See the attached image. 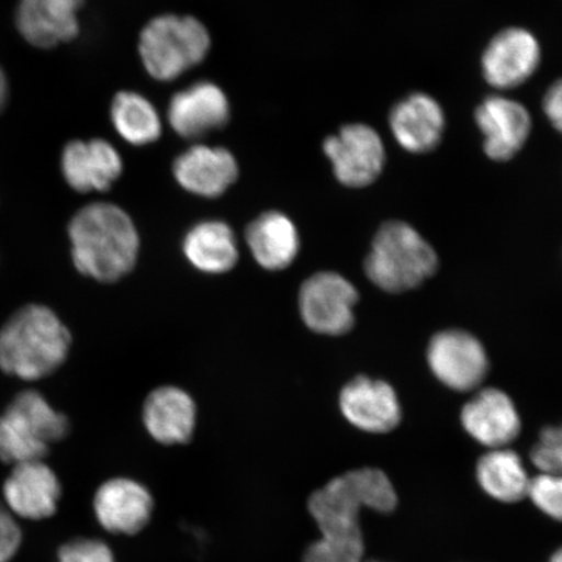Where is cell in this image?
Instances as JSON below:
<instances>
[{
  "mask_svg": "<svg viewBox=\"0 0 562 562\" xmlns=\"http://www.w3.org/2000/svg\"><path fill=\"white\" fill-rule=\"evenodd\" d=\"M74 265L82 276L116 283L136 266L139 236L125 211L97 202L77 211L69 222Z\"/></svg>",
  "mask_w": 562,
  "mask_h": 562,
  "instance_id": "6da1fadb",
  "label": "cell"
},
{
  "mask_svg": "<svg viewBox=\"0 0 562 562\" xmlns=\"http://www.w3.org/2000/svg\"><path fill=\"white\" fill-rule=\"evenodd\" d=\"M69 329L50 307L20 308L0 329V369L26 382L54 374L66 362Z\"/></svg>",
  "mask_w": 562,
  "mask_h": 562,
  "instance_id": "7a4b0ae2",
  "label": "cell"
},
{
  "mask_svg": "<svg viewBox=\"0 0 562 562\" xmlns=\"http://www.w3.org/2000/svg\"><path fill=\"white\" fill-rule=\"evenodd\" d=\"M398 497L382 470L362 468L334 477L308 498V512L322 537L329 539H363L360 515L364 508L390 513Z\"/></svg>",
  "mask_w": 562,
  "mask_h": 562,
  "instance_id": "3957f363",
  "label": "cell"
},
{
  "mask_svg": "<svg viewBox=\"0 0 562 562\" xmlns=\"http://www.w3.org/2000/svg\"><path fill=\"white\" fill-rule=\"evenodd\" d=\"M437 251L409 224L386 222L376 232L364 271L372 284L384 292L414 290L437 272Z\"/></svg>",
  "mask_w": 562,
  "mask_h": 562,
  "instance_id": "277c9868",
  "label": "cell"
},
{
  "mask_svg": "<svg viewBox=\"0 0 562 562\" xmlns=\"http://www.w3.org/2000/svg\"><path fill=\"white\" fill-rule=\"evenodd\" d=\"M211 46L206 26L192 16L161 15L139 35V55L154 79L172 81L205 60Z\"/></svg>",
  "mask_w": 562,
  "mask_h": 562,
  "instance_id": "5b68a950",
  "label": "cell"
},
{
  "mask_svg": "<svg viewBox=\"0 0 562 562\" xmlns=\"http://www.w3.org/2000/svg\"><path fill=\"white\" fill-rule=\"evenodd\" d=\"M358 292L336 272H318L305 280L299 297L302 321L321 335H346L355 326Z\"/></svg>",
  "mask_w": 562,
  "mask_h": 562,
  "instance_id": "8992f818",
  "label": "cell"
},
{
  "mask_svg": "<svg viewBox=\"0 0 562 562\" xmlns=\"http://www.w3.org/2000/svg\"><path fill=\"white\" fill-rule=\"evenodd\" d=\"M323 151L331 160L336 179L349 188H364L381 176L385 164L383 140L367 124L344 125L329 136Z\"/></svg>",
  "mask_w": 562,
  "mask_h": 562,
  "instance_id": "52a82bcc",
  "label": "cell"
},
{
  "mask_svg": "<svg viewBox=\"0 0 562 562\" xmlns=\"http://www.w3.org/2000/svg\"><path fill=\"white\" fill-rule=\"evenodd\" d=\"M427 361L442 384L460 392L477 389L490 367L482 342L460 329L435 335L427 349Z\"/></svg>",
  "mask_w": 562,
  "mask_h": 562,
  "instance_id": "ba28073f",
  "label": "cell"
},
{
  "mask_svg": "<svg viewBox=\"0 0 562 562\" xmlns=\"http://www.w3.org/2000/svg\"><path fill=\"white\" fill-rule=\"evenodd\" d=\"M542 50L536 35L522 27H508L490 42L482 56L484 79L501 90L521 87L536 74Z\"/></svg>",
  "mask_w": 562,
  "mask_h": 562,
  "instance_id": "9c48e42d",
  "label": "cell"
},
{
  "mask_svg": "<svg viewBox=\"0 0 562 562\" xmlns=\"http://www.w3.org/2000/svg\"><path fill=\"white\" fill-rule=\"evenodd\" d=\"M61 484L44 460L19 463L3 484L5 507L30 521L50 518L58 510Z\"/></svg>",
  "mask_w": 562,
  "mask_h": 562,
  "instance_id": "30bf717a",
  "label": "cell"
},
{
  "mask_svg": "<svg viewBox=\"0 0 562 562\" xmlns=\"http://www.w3.org/2000/svg\"><path fill=\"white\" fill-rule=\"evenodd\" d=\"M475 121L484 136V153L496 161L515 158L532 128L531 116L525 105L502 95L488 97L477 105Z\"/></svg>",
  "mask_w": 562,
  "mask_h": 562,
  "instance_id": "8fae6325",
  "label": "cell"
},
{
  "mask_svg": "<svg viewBox=\"0 0 562 562\" xmlns=\"http://www.w3.org/2000/svg\"><path fill=\"white\" fill-rule=\"evenodd\" d=\"M93 507L104 530L136 536L150 522L154 498L144 484L130 477H112L97 490Z\"/></svg>",
  "mask_w": 562,
  "mask_h": 562,
  "instance_id": "7c38bea8",
  "label": "cell"
},
{
  "mask_svg": "<svg viewBox=\"0 0 562 562\" xmlns=\"http://www.w3.org/2000/svg\"><path fill=\"white\" fill-rule=\"evenodd\" d=\"M231 108L224 91L213 82L201 81L178 91L168 105V122L179 136L200 139L224 128Z\"/></svg>",
  "mask_w": 562,
  "mask_h": 562,
  "instance_id": "4fadbf2b",
  "label": "cell"
},
{
  "mask_svg": "<svg viewBox=\"0 0 562 562\" xmlns=\"http://www.w3.org/2000/svg\"><path fill=\"white\" fill-rule=\"evenodd\" d=\"M339 404L349 424L369 434L395 430L403 416L395 390L367 376H358L344 386Z\"/></svg>",
  "mask_w": 562,
  "mask_h": 562,
  "instance_id": "5bb4252c",
  "label": "cell"
},
{
  "mask_svg": "<svg viewBox=\"0 0 562 562\" xmlns=\"http://www.w3.org/2000/svg\"><path fill=\"white\" fill-rule=\"evenodd\" d=\"M121 154L108 140H72L61 156V172L76 192H108L123 173Z\"/></svg>",
  "mask_w": 562,
  "mask_h": 562,
  "instance_id": "9a60e30c",
  "label": "cell"
},
{
  "mask_svg": "<svg viewBox=\"0 0 562 562\" xmlns=\"http://www.w3.org/2000/svg\"><path fill=\"white\" fill-rule=\"evenodd\" d=\"M461 424L467 432L490 449L507 448L521 432V418L507 393L482 390L463 406Z\"/></svg>",
  "mask_w": 562,
  "mask_h": 562,
  "instance_id": "2e32d148",
  "label": "cell"
},
{
  "mask_svg": "<svg viewBox=\"0 0 562 562\" xmlns=\"http://www.w3.org/2000/svg\"><path fill=\"white\" fill-rule=\"evenodd\" d=\"M173 175L187 192L203 199H217L235 184L238 165L224 147L194 145L176 158Z\"/></svg>",
  "mask_w": 562,
  "mask_h": 562,
  "instance_id": "e0dca14e",
  "label": "cell"
},
{
  "mask_svg": "<svg viewBox=\"0 0 562 562\" xmlns=\"http://www.w3.org/2000/svg\"><path fill=\"white\" fill-rule=\"evenodd\" d=\"M83 0H20L18 30L31 45L52 48L72 41L80 32Z\"/></svg>",
  "mask_w": 562,
  "mask_h": 562,
  "instance_id": "ac0fdd59",
  "label": "cell"
},
{
  "mask_svg": "<svg viewBox=\"0 0 562 562\" xmlns=\"http://www.w3.org/2000/svg\"><path fill=\"white\" fill-rule=\"evenodd\" d=\"M143 420L146 431L160 445H187L195 430L196 406L179 386H159L145 400Z\"/></svg>",
  "mask_w": 562,
  "mask_h": 562,
  "instance_id": "d6986e66",
  "label": "cell"
},
{
  "mask_svg": "<svg viewBox=\"0 0 562 562\" xmlns=\"http://www.w3.org/2000/svg\"><path fill=\"white\" fill-rule=\"evenodd\" d=\"M390 126L403 149L425 154L440 144L446 128L445 111L431 95L414 93L393 108Z\"/></svg>",
  "mask_w": 562,
  "mask_h": 562,
  "instance_id": "ffe728a7",
  "label": "cell"
},
{
  "mask_svg": "<svg viewBox=\"0 0 562 562\" xmlns=\"http://www.w3.org/2000/svg\"><path fill=\"white\" fill-rule=\"evenodd\" d=\"M256 262L269 271L290 267L300 251V236L294 223L280 211H267L252 221L245 232Z\"/></svg>",
  "mask_w": 562,
  "mask_h": 562,
  "instance_id": "44dd1931",
  "label": "cell"
},
{
  "mask_svg": "<svg viewBox=\"0 0 562 562\" xmlns=\"http://www.w3.org/2000/svg\"><path fill=\"white\" fill-rule=\"evenodd\" d=\"M182 252L194 269L220 276L238 262V245L234 229L221 221H205L188 231Z\"/></svg>",
  "mask_w": 562,
  "mask_h": 562,
  "instance_id": "7402d4cb",
  "label": "cell"
},
{
  "mask_svg": "<svg viewBox=\"0 0 562 562\" xmlns=\"http://www.w3.org/2000/svg\"><path fill=\"white\" fill-rule=\"evenodd\" d=\"M476 480L488 496L507 504L522 502L530 482L522 460L508 448L483 454L477 461Z\"/></svg>",
  "mask_w": 562,
  "mask_h": 562,
  "instance_id": "603a6c76",
  "label": "cell"
},
{
  "mask_svg": "<svg viewBox=\"0 0 562 562\" xmlns=\"http://www.w3.org/2000/svg\"><path fill=\"white\" fill-rule=\"evenodd\" d=\"M111 119L119 135L131 145H149L161 135L158 111L145 97L133 91L116 94L111 105Z\"/></svg>",
  "mask_w": 562,
  "mask_h": 562,
  "instance_id": "cb8c5ba5",
  "label": "cell"
},
{
  "mask_svg": "<svg viewBox=\"0 0 562 562\" xmlns=\"http://www.w3.org/2000/svg\"><path fill=\"white\" fill-rule=\"evenodd\" d=\"M5 412L23 422L35 437L48 447L67 438L70 430L65 414L56 412L37 391L27 390L19 393Z\"/></svg>",
  "mask_w": 562,
  "mask_h": 562,
  "instance_id": "d4e9b609",
  "label": "cell"
},
{
  "mask_svg": "<svg viewBox=\"0 0 562 562\" xmlns=\"http://www.w3.org/2000/svg\"><path fill=\"white\" fill-rule=\"evenodd\" d=\"M50 447L9 412L0 416V460L9 465L44 460Z\"/></svg>",
  "mask_w": 562,
  "mask_h": 562,
  "instance_id": "484cf974",
  "label": "cell"
},
{
  "mask_svg": "<svg viewBox=\"0 0 562 562\" xmlns=\"http://www.w3.org/2000/svg\"><path fill=\"white\" fill-rule=\"evenodd\" d=\"M364 540L321 538L307 548L302 562H363Z\"/></svg>",
  "mask_w": 562,
  "mask_h": 562,
  "instance_id": "4316f807",
  "label": "cell"
},
{
  "mask_svg": "<svg viewBox=\"0 0 562 562\" xmlns=\"http://www.w3.org/2000/svg\"><path fill=\"white\" fill-rule=\"evenodd\" d=\"M526 497L548 517L560 521L562 516V482L560 475L540 473L532 477Z\"/></svg>",
  "mask_w": 562,
  "mask_h": 562,
  "instance_id": "83f0119b",
  "label": "cell"
},
{
  "mask_svg": "<svg viewBox=\"0 0 562 562\" xmlns=\"http://www.w3.org/2000/svg\"><path fill=\"white\" fill-rule=\"evenodd\" d=\"M531 461L540 473L560 475L562 468V435L560 427H546L531 449Z\"/></svg>",
  "mask_w": 562,
  "mask_h": 562,
  "instance_id": "f1b7e54d",
  "label": "cell"
},
{
  "mask_svg": "<svg viewBox=\"0 0 562 562\" xmlns=\"http://www.w3.org/2000/svg\"><path fill=\"white\" fill-rule=\"evenodd\" d=\"M58 562H116L111 548L98 539L79 538L60 547Z\"/></svg>",
  "mask_w": 562,
  "mask_h": 562,
  "instance_id": "f546056e",
  "label": "cell"
},
{
  "mask_svg": "<svg viewBox=\"0 0 562 562\" xmlns=\"http://www.w3.org/2000/svg\"><path fill=\"white\" fill-rule=\"evenodd\" d=\"M23 542V532L16 517L0 502V562H10L16 557Z\"/></svg>",
  "mask_w": 562,
  "mask_h": 562,
  "instance_id": "4dcf8cb0",
  "label": "cell"
},
{
  "mask_svg": "<svg viewBox=\"0 0 562 562\" xmlns=\"http://www.w3.org/2000/svg\"><path fill=\"white\" fill-rule=\"evenodd\" d=\"M544 112L558 131L562 125V83L554 82L544 98Z\"/></svg>",
  "mask_w": 562,
  "mask_h": 562,
  "instance_id": "1f68e13d",
  "label": "cell"
},
{
  "mask_svg": "<svg viewBox=\"0 0 562 562\" xmlns=\"http://www.w3.org/2000/svg\"><path fill=\"white\" fill-rule=\"evenodd\" d=\"M5 100H7V80H5L3 70L0 69V110L3 109Z\"/></svg>",
  "mask_w": 562,
  "mask_h": 562,
  "instance_id": "d6a6232c",
  "label": "cell"
},
{
  "mask_svg": "<svg viewBox=\"0 0 562 562\" xmlns=\"http://www.w3.org/2000/svg\"><path fill=\"white\" fill-rule=\"evenodd\" d=\"M550 562H562V552L559 550L554 553Z\"/></svg>",
  "mask_w": 562,
  "mask_h": 562,
  "instance_id": "836d02e7",
  "label": "cell"
}]
</instances>
